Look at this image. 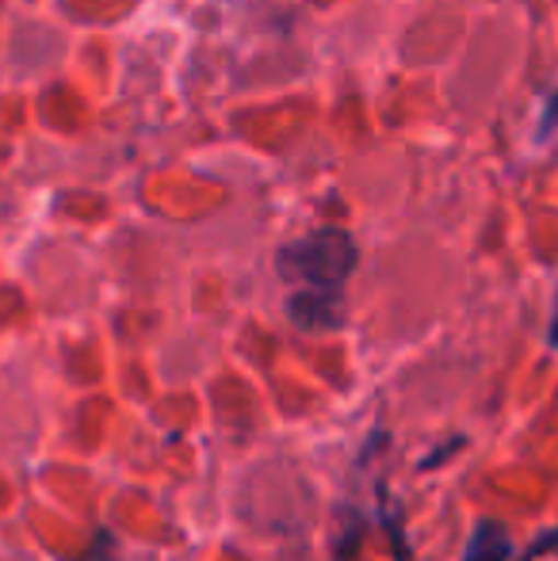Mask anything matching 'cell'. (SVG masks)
I'll return each mask as SVG.
<instances>
[{
  "mask_svg": "<svg viewBox=\"0 0 558 561\" xmlns=\"http://www.w3.org/2000/svg\"><path fill=\"white\" fill-rule=\"evenodd\" d=\"M356 267V241L344 229L326 226L280 249V275L303 283L310 295H333Z\"/></svg>",
  "mask_w": 558,
  "mask_h": 561,
  "instance_id": "cell-1",
  "label": "cell"
},
{
  "mask_svg": "<svg viewBox=\"0 0 558 561\" xmlns=\"http://www.w3.org/2000/svg\"><path fill=\"white\" fill-rule=\"evenodd\" d=\"M551 130H558V84H555V92L547 96V104H544V115H539V126H536V138L539 141L551 138Z\"/></svg>",
  "mask_w": 558,
  "mask_h": 561,
  "instance_id": "cell-2",
  "label": "cell"
},
{
  "mask_svg": "<svg viewBox=\"0 0 558 561\" xmlns=\"http://www.w3.org/2000/svg\"><path fill=\"white\" fill-rule=\"evenodd\" d=\"M551 344L558 347V290H555V318H551Z\"/></svg>",
  "mask_w": 558,
  "mask_h": 561,
  "instance_id": "cell-3",
  "label": "cell"
}]
</instances>
